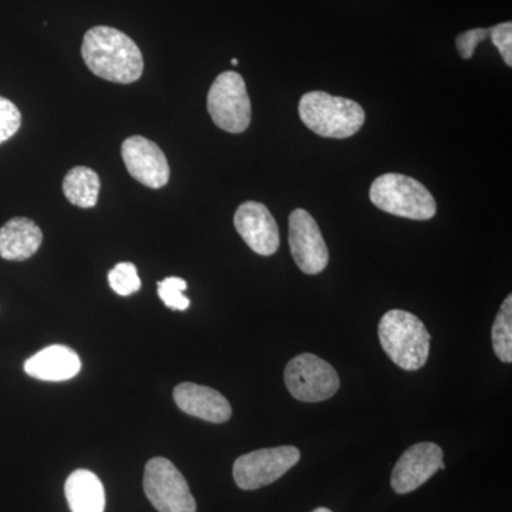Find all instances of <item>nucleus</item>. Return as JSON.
Segmentation results:
<instances>
[{"instance_id":"nucleus-23","label":"nucleus","mask_w":512,"mask_h":512,"mask_svg":"<svg viewBox=\"0 0 512 512\" xmlns=\"http://www.w3.org/2000/svg\"><path fill=\"white\" fill-rule=\"evenodd\" d=\"M491 40L494 46L500 50L505 64L512 66V25L510 22L501 23V25L491 28Z\"/></svg>"},{"instance_id":"nucleus-10","label":"nucleus","mask_w":512,"mask_h":512,"mask_svg":"<svg viewBox=\"0 0 512 512\" xmlns=\"http://www.w3.org/2000/svg\"><path fill=\"white\" fill-rule=\"evenodd\" d=\"M443 450L437 444H414L407 448L393 468L390 485L394 493L409 494L430 480L439 470H444Z\"/></svg>"},{"instance_id":"nucleus-17","label":"nucleus","mask_w":512,"mask_h":512,"mask_svg":"<svg viewBox=\"0 0 512 512\" xmlns=\"http://www.w3.org/2000/svg\"><path fill=\"white\" fill-rule=\"evenodd\" d=\"M63 192L76 207L93 208L99 198V174L92 168L74 167L64 177Z\"/></svg>"},{"instance_id":"nucleus-8","label":"nucleus","mask_w":512,"mask_h":512,"mask_svg":"<svg viewBox=\"0 0 512 512\" xmlns=\"http://www.w3.org/2000/svg\"><path fill=\"white\" fill-rule=\"evenodd\" d=\"M301 460V451L293 446L262 448L235 460L232 474L241 490L254 491L275 483Z\"/></svg>"},{"instance_id":"nucleus-6","label":"nucleus","mask_w":512,"mask_h":512,"mask_svg":"<svg viewBox=\"0 0 512 512\" xmlns=\"http://www.w3.org/2000/svg\"><path fill=\"white\" fill-rule=\"evenodd\" d=\"M285 384L288 392L303 403H319L338 393V373L326 360L312 353L293 357L286 365Z\"/></svg>"},{"instance_id":"nucleus-7","label":"nucleus","mask_w":512,"mask_h":512,"mask_svg":"<svg viewBox=\"0 0 512 512\" xmlns=\"http://www.w3.org/2000/svg\"><path fill=\"white\" fill-rule=\"evenodd\" d=\"M143 485L148 501L158 512H197L187 480L167 458L148 461Z\"/></svg>"},{"instance_id":"nucleus-12","label":"nucleus","mask_w":512,"mask_h":512,"mask_svg":"<svg viewBox=\"0 0 512 512\" xmlns=\"http://www.w3.org/2000/svg\"><path fill=\"white\" fill-rule=\"evenodd\" d=\"M234 225L245 244L255 254L269 256L278 251L281 244L278 224L261 202L247 201L239 205L235 212Z\"/></svg>"},{"instance_id":"nucleus-20","label":"nucleus","mask_w":512,"mask_h":512,"mask_svg":"<svg viewBox=\"0 0 512 512\" xmlns=\"http://www.w3.org/2000/svg\"><path fill=\"white\" fill-rule=\"evenodd\" d=\"M187 288L188 284L184 279L170 276V278L158 282V296L173 311H187L190 299L183 293L187 291Z\"/></svg>"},{"instance_id":"nucleus-2","label":"nucleus","mask_w":512,"mask_h":512,"mask_svg":"<svg viewBox=\"0 0 512 512\" xmlns=\"http://www.w3.org/2000/svg\"><path fill=\"white\" fill-rule=\"evenodd\" d=\"M380 345L390 360L407 372H416L427 363L431 336L413 313L393 309L379 323Z\"/></svg>"},{"instance_id":"nucleus-22","label":"nucleus","mask_w":512,"mask_h":512,"mask_svg":"<svg viewBox=\"0 0 512 512\" xmlns=\"http://www.w3.org/2000/svg\"><path fill=\"white\" fill-rule=\"evenodd\" d=\"M491 29H473L457 36L456 46L458 53L463 59H471L476 52L477 46L490 36Z\"/></svg>"},{"instance_id":"nucleus-11","label":"nucleus","mask_w":512,"mask_h":512,"mask_svg":"<svg viewBox=\"0 0 512 512\" xmlns=\"http://www.w3.org/2000/svg\"><path fill=\"white\" fill-rule=\"evenodd\" d=\"M121 157L128 174L146 187L157 190L170 180V165L163 150L146 137L127 138L121 146Z\"/></svg>"},{"instance_id":"nucleus-21","label":"nucleus","mask_w":512,"mask_h":512,"mask_svg":"<svg viewBox=\"0 0 512 512\" xmlns=\"http://www.w3.org/2000/svg\"><path fill=\"white\" fill-rule=\"evenodd\" d=\"M22 126V114L12 101L0 96V144L15 136Z\"/></svg>"},{"instance_id":"nucleus-15","label":"nucleus","mask_w":512,"mask_h":512,"mask_svg":"<svg viewBox=\"0 0 512 512\" xmlns=\"http://www.w3.org/2000/svg\"><path fill=\"white\" fill-rule=\"evenodd\" d=\"M42 229L35 221L16 217L0 228V258L6 261H26L42 245Z\"/></svg>"},{"instance_id":"nucleus-14","label":"nucleus","mask_w":512,"mask_h":512,"mask_svg":"<svg viewBox=\"0 0 512 512\" xmlns=\"http://www.w3.org/2000/svg\"><path fill=\"white\" fill-rule=\"evenodd\" d=\"M82 369V360L73 349L53 345L40 350L25 363V372L45 382H64L73 379Z\"/></svg>"},{"instance_id":"nucleus-19","label":"nucleus","mask_w":512,"mask_h":512,"mask_svg":"<svg viewBox=\"0 0 512 512\" xmlns=\"http://www.w3.org/2000/svg\"><path fill=\"white\" fill-rule=\"evenodd\" d=\"M111 289L120 296L133 295L140 291L141 279L136 265L131 262H120L109 272Z\"/></svg>"},{"instance_id":"nucleus-24","label":"nucleus","mask_w":512,"mask_h":512,"mask_svg":"<svg viewBox=\"0 0 512 512\" xmlns=\"http://www.w3.org/2000/svg\"><path fill=\"white\" fill-rule=\"evenodd\" d=\"M312 512H332V511H330L329 508L320 507V508H316V510H313Z\"/></svg>"},{"instance_id":"nucleus-9","label":"nucleus","mask_w":512,"mask_h":512,"mask_svg":"<svg viewBox=\"0 0 512 512\" xmlns=\"http://www.w3.org/2000/svg\"><path fill=\"white\" fill-rule=\"evenodd\" d=\"M289 247L303 274L318 275L328 266L329 251L318 222L302 208L289 215Z\"/></svg>"},{"instance_id":"nucleus-16","label":"nucleus","mask_w":512,"mask_h":512,"mask_svg":"<svg viewBox=\"0 0 512 512\" xmlns=\"http://www.w3.org/2000/svg\"><path fill=\"white\" fill-rule=\"evenodd\" d=\"M67 503L72 512H104L106 493L103 483L89 470H76L64 485Z\"/></svg>"},{"instance_id":"nucleus-1","label":"nucleus","mask_w":512,"mask_h":512,"mask_svg":"<svg viewBox=\"0 0 512 512\" xmlns=\"http://www.w3.org/2000/svg\"><path fill=\"white\" fill-rule=\"evenodd\" d=\"M82 56L90 72L107 82L130 84L137 82L143 74L140 47L126 33L109 26L87 30Z\"/></svg>"},{"instance_id":"nucleus-25","label":"nucleus","mask_w":512,"mask_h":512,"mask_svg":"<svg viewBox=\"0 0 512 512\" xmlns=\"http://www.w3.org/2000/svg\"><path fill=\"white\" fill-rule=\"evenodd\" d=\"M231 63H232V64H234V66H237V64H238V60H237V59H232V62H231Z\"/></svg>"},{"instance_id":"nucleus-18","label":"nucleus","mask_w":512,"mask_h":512,"mask_svg":"<svg viewBox=\"0 0 512 512\" xmlns=\"http://www.w3.org/2000/svg\"><path fill=\"white\" fill-rule=\"evenodd\" d=\"M493 349L498 359L504 363L512 362V296L508 295L494 320Z\"/></svg>"},{"instance_id":"nucleus-5","label":"nucleus","mask_w":512,"mask_h":512,"mask_svg":"<svg viewBox=\"0 0 512 512\" xmlns=\"http://www.w3.org/2000/svg\"><path fill=\"white\" fill-rule=\"evenodd\" d=\"M207 107L215 126L232 134L244 133L251 124L252 106L241 74H220L208 92Z\"/></svg>"},{"instance_id":"nucleus-4","label":"nucleus","mask_w":512,"mask_h":512,"mask_svg":"<svg viewBox=\"0 0 512 512\" xmlns=\"http://www.w3.org/2000/svg\"><path fill=\"white\" fill-rule=\"evenodd\" d=\"M369 197L379 210L409 220H431L437 212L431 192L420 181L403 174L380 175L373 181Z\"/></svg>"},{"instance_id":"nucleus-13","label":"nucleus","mask_w":512,"mask_h":512,"mask_svg":"<svg viewBox=\"0 0 512 512\" xmlns=\"http://www.w3.org/2000/svg\"><path fill=\"white\" fill-rule=\"evenodd\" d=\"M174 400L184 413L221 424L231 419V404L217 390L195 383H181L174 389Z\"/></svg>"},{"instance_id":"nucleus-3","label":"nucleus","mask_w":512,"mask_h":512,"mask_svg":"<svg viewBox=\"0 0 512 512\" xmlns=\"http://www.w3.org/2000/svg\"><path fill=\"white\" fill-rule=\"evenodd\" d=\"M299 117L309 130L326 138L355 136L366 120L365 110L356 101L309 92L299 101Z\"/></svg>"}]
</instances>
